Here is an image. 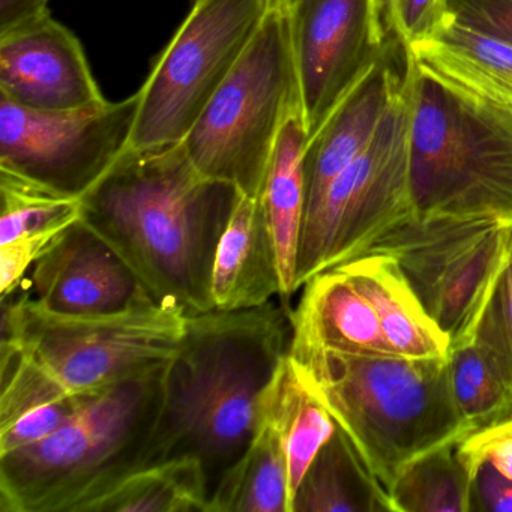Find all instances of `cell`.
Segmentation results:
<instances>
[{
	"label": "cell",
	"instance_id": "6da1fadb",
	"mask_svg": "<svg viewBox=\"0 0 512 512\" xmlns=\"http://www.w3.org/2000/svg\"><path fill=\"white\" fill-rule=\"evenodd\" d=\"M242 194L206 178L184 143L130 148L83 194L80 220L130 266L149 295L188 316L215 310L212 268Z\"/></svg>",
	"mask_w": 512,
	"mask_h": 512
},
{
	"label": "cell",
	"instance_id": "7a4b0ae2",
	"mask_svg": "<svg viewBox=\"0 0 512 512\" xmlns=\"http://www.w3.org/2000/svg\"><path fill=\"white\" fill-rule=\"evenodd\" d=\"M290 341V313L274 301L188 316L181 344L167 364L155 463L199 458L212 496L256 436Z\"/></svg>",
	"mask_w": 512,
	"mask_h": 512
},
{
	"label": "cell",
	"instance_id": "3957f363",
	"mask_svg": "<svg viewBox=\"0 0 512 512\" xmlns=\"http://www.w3.org/2000/svg\"><path fill=\"white\" fill-rule=\"evenodd\" d=\"M2 304L0 427L32 407L167 364L188 319L158 301L95 316L55 313L17 290Z\"/></svg>",
	"mask_w": 512,
	"mask_h": 512
},
{
	"label": "cell",
	"instance_id": "277c9868",
	"mask_svg": "<svg viewBox=\"0 0 512 512\" xmlns=\"http://www.w3.org/2000/svg\"><path fill=\"white\" fill-rule=\"evenodd\" d=\"M167 364L86 392L52 436L2 455L0 511L85 512L116 482L155 464Z\"/></svg>",
	"mask_w": 512,
	"mask_h": 512
},
{
	"label": "cell",
	"instance_id": "5b68a950",
	"mask_svg": "<svg viewBox=\"0 0 512 512\" xmlns=\"http://www.w3.org/2000/svg\"><path fill=\"white\" fill-rule=\"evenodd\" d=\"M296 361L386 491L416 458L472 434L452 394L448 358L322 350Z\"/></svg>",
	"mask_w": 512,
	"mask_h": 512
},
{
	"label": "cell",
	"instance_id": "8992f818",
	"mask_svg": "<svg viewBox=\"0 0 512 512\" xmlns=\"http://www.w3.org/2000/svg\"><path fill=\"white\" fill-rule=\"evenodd\" d=\"M410 89L416 215L512 221V109L448 82L413 56Z\"/></svg>",
	"mask_w": 512,
	"mask_h": 512
},
{
	"label": "cell",
	"instance_id": "52a82bcc",
	"mask_svg": "<svg viewBox=\"0 0 512 512\" xmlns=\"http://www.w3.org/2000/svg\"><path fill=\"white\" fill-rule=\"evenodd\" d=\"M298 113L301 89L289 10L274 4L182 143L203 176L259 199L278 137Z\"/></svg>",
	"mask_w": 512,
	"mask_h": 512
},
{
	"label": "cell",
	"instance_id": "ba28073f",
	"mask_svg": "<svg viewBox=\"0 0 512 512\" xmlns=\"http://www.w3.org/2000/svg\"><path fill=\"white\" fill-rule=\"evenodd\" d=\"M406 80L370 145L329 185L305 217L296 287L367 254L383 236L415 217L410 179L412 89Z\"/></svg>",
	"mask_w": 512,
	"mask_h": 512
},
{
	"label": "cell",
	"instance_id": "9c48e42d",
	"mask_svg": "<svg viewBox=\"0 0 512 512\" xmlns=\"http://www.w3.org/2000/svg\"><path fill=\"white\" fill-rule=\"evenodd\" d=\"M511 250V220L415 215L368 253L388 254L397 262L452 347L475 337Z\"/></svg>",
	"mask_w": 512,
	"mask_h": 512
},
{
	"label": "cell",
	"instance_id": "30bf717a",
	"mask_svg": "<svg viewBox=\"0 0 512 512\" xmlns=\"http://www.w3.org/2000/svg\"><path fill=\"white\" fill-rule=\"evenodd\" d=\"M275 0H196L140 89L131 146L184 142Z\"/></svg>",
	"mask_w": 512,
	"mask_h": 512
},
{
	"label": "cell",
	"instance_id": "8fae6325",
	"mask_svg": "<svg viewBox=\"0 0 512 512\" xmlns=\"http://www.w3.org/2000/svg\"><path fill=\"white\" fill-rule=\"evenodd\" d=\"M140 94L70 112L0 97V169L82 199L131 146Z\"/></svg>",
	"mask_w": 512,
	"mask_h": 512
},
{
	"label": "cell",
	"instance_id": "7c38bea8",
	"mask_svg": "<svg viewBox=\"0 0 512 512\" xmlns=\"http://www.w3.org/2000/svg\"><path fill=\"white\" fill-rule=\"evenodd\" d=\"M287 10L310 140L347 94L404 44L389 0H296Z\"/></svg>",
	"mask_w": 512,
	"mask_h": 512
},
{
	"label": "cell",
	"instance_id": "4fadbf2b",
	"mask_svg": "<svg viewBox=\"0 0 512 512\" xmlns=\"http://www.w3.org/2000/svg\"><path fill=\"white\" fill-rule=\"evenodd\" d=\"M0 97L40 112L106 101L82 44L50 13L0 34Z\"/></svg>",
	"mask_w": 512,
	"mask_h": 512
},
{
	"label": "cell",
	"instance_id": "5bb4252c",
	"mask_svg": "<svg viewBox=\"0 0 512 512\" xmlns=\"http://www.w3.org/2000/svg\"><path fill=\"white\" fill-rule=\"evenodd\" d=\"M29 295L47 310L95 316L155 301L118 253L82 220L32 266Z\"/></svg>",
	"mask_w": 512,
	"mask_h": 512
},
{
	"label": "cell",
	"instance_id": "9a60e30c",
	"mask_svg": "<svg viewBox=\"0 0 512 512\" xmlns=\"http://www.w3.org/2000/svg\"><path fill=\"white\" fill-rule=\"evenodd\" d=\"M410 52L395 49L380 61L308 140L304 155L307 211L316 208L329 185L365 151L376 136L406 80Z\"/></svg>",
	"mask_w": 512,
	"mask_h": 512
},
{
	"label": "cell",
	"instance_id": "2e32d148",
	"mask_svg": "<svg viewBox=\"0 0 512 512\" xmlns=\"http://www.w3.org/2000/svg\"><path fill=\"white\" fill-rule=\"evenodd\" d=\"M302 289L301 301L290 313L293 358L322 350L350 355H397L383 335L373 305L343 269L317 274Z\"/></svg>",
	"mask_w": 512,
	"mask_h": 512
},
{
	"label": "cell",
	"instance_id": "e0dca14e",
	"mask_svg": "<svg viewBox=\"0 0 512 512\" xmlns=\"http://www.w3.org/2000/svg\"><path fill=\"white\" fill-rule=\"evenodd\" d=\"M0 295L16 292L26 272L82 217L77 197L0 169Z\"/></svg>",
	"mask_w": 512,
	"mask_h": 512
},
{
	"label": "cell",
	"instance_id": "ac0fdd59",
	"mask_svg": "<svg viewBox=\"0 0 512 512\" xmlns=\"http://www.w3.org/2000/svg\"><path fill=\"white\" fill-rule=\"evenodd\" d=\"M211 295L215 310L224 311L262 307L283 296L262 200L239 197L215 254Z\"/></svg>",
	"mask_w": 512,
	"mask_h": 512
},
{
	"label": "cell",
	"instance_id": "d6986e66",
	"mask_svg": "<svg viewBox=\"0 0 512 512\" xmlns=\"http://www.w3.org/2000/svg\"><path fill=\"white\" fill-rule=\"evenodd\" d=\"M337 268L343 269L371 302L383 335L397 355L448 358L451 341L425 311L391 256L368 253Z\"/></svg>",
	"mask_w": 512,
	"mask_h": 512
},
{
	"label": "cell",
	"instance_id": "ffe728a7",
	"mask_svg": "<svg viewBox=\"0 0 512 512\" xmlns=\"http://www.w3.org/2000/svg\"><path fill=\"white\" fill-rule=\"evenodd\" d=\"M308 134L301 113L293 115L284 125L272 154L262 200L269 229L277 251L283 283L284 307L292 298L296 287L299 241L307 211V184H305L304 155Z\"/></svg>",
	"mask_w": 512,
	"mask_h": 512
},
{
	"label": "cell",
	"instance_id": "44dd1931",
	"mask_svg": "<svg viewBox=\"0 0 512 512\" xmlns=\"http://www.w3.org/2000/svg\"><path fill=\"white\" fill-rule=\"evenodd\" d=\"M409 52L437 76L512 109V44L448 19L433 38Z\"/></svg>",
	"mask_w": 512,
	"mask_h": 512
},
{
	"label": "cell",
	"instance_id": "7402d4cb",
	"mask_svg": "<svg viewBox=\"0 0 512 512\" xmlns=\"http://www.w3.org/2000/svg\"><path fill=\"white\" fill-rule=\"evenodd\" d=\"M262 419H268L283 439L293 502L308 467L331 439L337 424L290 353L266 395Z\"/></svg>",
	"mask_w": 512,
	"mask_h": 512
},
{
	"label": "cell",
	"instance_id": "603a6c76",
	"mask_svg": "<svg viewBox=\"0 0 512 512\" xmlns=\"http://www.w3.org/2000/svg\"><path fill=\"white\" fill-rule=\"evenodd\" d=\"M391 511L388 491L337 427L296 490L292 512Z\"/></svg>",
	"mask_w": 512,
	"mask_h": 512
},
{
	"label": "cell",
	"instance_id": "cb8c5ba5",
	"mask_svg": "<svg viewBox=\"0 0 512 512\" xmlns=\"http://www.w3.org/2000/svg\"><path fill=\"white\" fill-rule=\"evenodd\" d=\"M209 512H292L286 449L268 419L212 491Z\"/></svg>",
	"mask_w": 512,
	"mask_h": 512
},
{
	"label": "cell",
	"instance_id": "d4e9b609",
	"mask_svg": "<svg viewBox=\"0 0 512 512\" xmlns=\"http://www.w3.org/2000/svg\"><path fill=\"white\" fill-rule=\"evenodd\" d=\"M208 478L199 458L140 467L86 506L85 512H209Z\"/></svg>",
	"mask_w": 512,
	"mask_h": 512
},
{
	"label": "cell",
	"instance_id": "484cf974",
	"mask_svg": "<svg viewBox=\"0 0 512 512\" xmlns=\"http://www.w3.org/2000/svg\"><path fill=\"white\" fill-rule=\"evenodd\" d=\"M449 379L455 403L472 433L512 416V365L496 346L475 334L452 346Z\"/></svg>",
	"mask_w": 512,
	"mask_h": 512
},
{
	"label": "cell",
	"instance_id": "4316f807",
	"mask_svg": "<svg viewBox=\"0 0 512 512\" xmlns=\"http://www.w3.org/2000/svg\"><path fill=\"white\" fill-rule=\"evenodd\" d=\"M460 442L439 446L407 464L388 490L391 511H473V476Z\"/></svg>",
	"mask_w": 512,
	"mask_h": 512
},
{
	"label": "cell",
	"instance_id": "83f0119b",
	"mask_svg": "<svg viewBox=\"0 0 512 512\" xmlns=\"http://www.w3.org/2000/svg\"><path fill=\"white\" fill-rule=\"evenodd\" d=\"M85 394L70 395L32 407L10 424L0 427V457L52 436L76 412Z\"/></svg>",
	"mask_w": 512,
	"mask_h": 512
},
{
	"label": "cell",
	"instance_id": "f1b7e54d",
	"mask_svg": "<svg viewBox=\"0 0 512 512\" xmlns=\"http://www.w3.org/2000/svg\"><path fill=\"white\" fill-rule=\"evenodd\" d=\"M392 22L407 49L433 38L448 22V0H389Z\"/></svg>",
	"mask_w": 512,
	"mask_h": 512
},
{
	"label": "cell",
	"instance_id": "f546056e",
	"mask_svg": "<svg viewBox=\"0 0 512 512\" xmlns=\"http://www.w3.org/2000/svg\"><path fill=\"white\" fill-rule=\"evenodd\" d=\"M458 448L472 476L479 464L490 463L512 481V416L469 434Z\"/></svg>",
	"mask_w": 512,
	"mask_h": 512
},
{
	"label": "cell",
	"instance_id": "4dcf8cb0",
	"mask_svg": "<svg viewBox=\"0 0 512 512\" xmlns=\"http://www.w3.org/2000/svg\"><path fill=\"white\" fill-rule=\"evenodd\" d=\"M449 20L512 44V0H448Z\"/></svg>",
	"mask_w": 512,
	"mask_h": 512
},
{
	"label": "cell",
	"instance_id": "1f68e13d",
	"mask_svg": "<svg viewBox=\"0 0 512 512\" xmlns=\"http://www.w3.org/2000/svg\"><path fill=\"white\" fill-rule=\"evenodd\" d=\"M473 511L512 512V481L490 463L473 472Z\"/></svg>",
	"mask_w": 512,
	"mask_h": 512
},
{
	"label": "cell",
	"instance_id": "d6a6232c",
	"mask_svg": "<svg viewBox=\"0 0 512 512\" xmlns=\"http://www.w3.org/2000/svg\"><path fill=\"white\" fill-rule=\"evenodd\" d=\"M485 313L493 320L512 361V250L508 265Z\"/></svg>",
	"mask_w": 512,
	"mask_h": 512
},
{
	"label": "cell",
	"instance_id": "836d02e7",
	"mask_svg": "<svg viewBox=\"0 0 512 512\" xmlns=\"http://www.w3.org/2000/svg\"><path fill=\"white\" fill-rule=\"evenodd\" d=\"M50 0H0V34L49 14Z\"/></svg>",
	"mask_w": 512,
	"mask_h": 512
},
{
	"label": "cell",
	"instance_id": "e575fe53",
	"mask_svg": "<svg viewBox=\"0 0 512 512\" xmlns=\"http://www.w3.org/2000/svg\"><path fill=\"white\" fill-rule=\"evenodd\" d=\"M296 0H275V4L280 5V7L290 8L293 4H295Z\"/></svg>",
	"mask_w": 512,
	"mask_h": 512
}]
</instances>
